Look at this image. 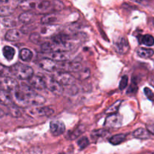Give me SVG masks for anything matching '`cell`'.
<instances>
[{
    "mask_svg": "<svg viewBox=\"0 0 154 154\" xmlns=\"http://www.w3.org/2000/svg\"><path fill=\"white\" fill-rule=\"evenodd\" d=\"M144 93H145V95L147 96V98H149V99H152L153 96V92H152V90H150V89H149L148 87H146V88H144Z\"/></svg>",
    "mask_w": 154,
    "mask_h": 154,
    "instance_id": "74e56055",
    "label": "cell"
},
{
    "mask_svg": "<svg viewBox=\"0 0 154 154\" xmlns=\"http://www.w3.org/2000/svg\"><path fill=\"white\" fill-rule=\"evenodd\" d=\"M69 37L64 33L57 34L53 37L52 42L54 44H65L69 42Z\"/></svg>",
    "mask_w": 154,
    "mask_h": 154,
    "instance_id": "d6986e66",
    "label": "cell"
},
{
    "mask_svg": "<svg viewBox=\"0 0 154 154\" xmlns=\"http://www.w3.org/2000/svg\"><path fill=\"white\" fill-rule=\"evenodd\" d=\"M47 83V88L53 93L54 94L56 95H60L63 94V86L60 84L59 81H57V80L54 78H45Z\"/></svg>",
    "mask_w": 154,
    "mask_h": 154,
    "instance_id": "5b68a950",
    "label": "cell"
},
{
    "mask_svg": "<svg viewBox=\"0 0 154 154\" xmlns=\"http://www.w3.org/2000/svg\"><path fill=\"white\" fill-rule=\"evenodd\" d=\"M9 0H1L2 4H5V3H7Z\"/></svg>",
    "mask_w": 154,
    "mask_h": 154,
    "instance_id": "b9f144b4",
    "label": "cell"
},
{
    "mask_svg": "<svg viewBox=\"0 0 154 154\" xmlns=\"http://www.w3.org/2000/svg\"><path fill=\"white\" fill-rule=\"evenodd\" d=\"M1 77H7L10 74H11V68L5 67L3 65L1 66Z\"/></svg>",
    "mask_w": 154,
    "mask_h": 154,
    "instance_id": "d590c367",
    "label": "cell"
},
{
    "mask_svg": "<svg viewBox=\"0 0 154 154\" xmlns=\"http://www.w3.org/2000/svg\"><path fill=\"white\" fill-rule=\"evenodd\" d=\"M150 84L154 87V75H153V76L150 78Z\"/></svg>",
    "mask_w": 154,
    "mask_h": 154,
    "instance_id": "60d3db41",
    "label": "cell"
},
{
    "mask_svg": "<svg viewBox=\"0 0 154 154\" xmlns=\"http://www.w3.org/2000/svg\"><path fill=\"white\" fill-rule=\"evenodd\" d=\"M122 102L123 101L122 100H117V102H114L111 106H110L108 109L105 111V113L108 114H114V113H117V111L119 110V108L121 105Z\"/></svg>",
    "mask_w": 154,
    "mask_h": 154,
    "instance_id": "4316f807",
    "label": "cell"
},
{
    "mask_svg": "<svg viewBox=\"0 0 154 154\" xmlns=\"http://www.w3.org/2000/svg\"><path fill=\"white\" fill-rule=\"evenodd\" d=\"M40 2L38 0H24L20 3V8L23 11H30L38 8Z\"/></svg>",
    "mask_w": 154,
    "mask_h": 154,
    "instance_id": "5bb4252c",
    "label": "cell"
},
{
    "mask_svg": "<svg viewBox=\"0 0 154 154\" xmlns=\"http://www.w3.org/2000/svg\"><path fill=\"white\" fill-rule=\"evenodd\" d=\"M137 86H135L134 84H132V85L129 87V90H128V93H134L137 91Z\"/></svg>",
    "mask_w": 154,
    "mask_h": 154,
    "instance_id": "f35d334b",
    "label": "cell"
},
{
    "mask_svg": "<svg viewBox=\"0 0 154 154\" xmlns=\"http://www.w3.org/2000/svg\"><path fill=\"white\" fill-rule=\"evenodd\" d=\"M34 19H35V14H33L32 12H30L29 11H26V12H23V13L20 14L19 16V18H18L20 22L25 24L30 23L32 22Z\"/></svg>",
    "mask_w": 154,
    "mask_h": 154,
    "instance_id": "e0dca14e",
    "label": "cell"
},
{
    "mask_svg": "<svg viewBox=\"0 0 154 154\" xmlns=\"http://www.w3.org/2000/svg\"><path fill=\"white\" fill-rule=\"evenodd\" d=\"M84 131L85 130H84V126H78L76 129H75V130H74L73 132L71 133V135H69V138L72 140L76 139V138H78V137H79L80 135H81V134L84 132Z\"/></svg>",
    "mask_w": 154,
    "mask_h": 154,
    "instance_id": "f1b7e54d",
    "label": "cell"
},
{
    "mask_svg": "<svg viewBox=\"0 0 154 154\" xmlns=\"http://www.w3.org/2000/svg\"><path fill=\"white\" fill-rule=\"evenodd\" d=\"M60 68L63 72H78L81 71V65L79 63H64Z\"/></svg>",
    "mask_w": 154,
    "mask_h": 154,
    "instance_id": "9a60e30c",
    "label": "cell"
},
{
    "mask_svg": "<svg viewBox=\"0 0 154 154\" xmlns=\"http://www.w3.org/2000/svg\"><path fill=\"white\" fill-rule=\"evenodd\" d=\"M30 85L36 90H44L47 87V83L44 75H32L29 79Z\"/></svg>",
    "mask_w": 154,
    "mask_h": 154,
    "instance_id": "52a82bcc",
    "label": "cell"
},
{
    "mask_svg": "<svg viewBox=\"0 0 154 154\" xmlns=\"http://www.w3.org/2000/svg\"><path fill=\"white\" fill-rule=\"evenodd\" d=\"M54 110L48 107L33 106L28 110V114L33 117H49L54 114Z\"/></svg>",
    "mask_w": 154,
    "mask_h": 154,
    "instance_id": "3957f363",
    "label": "cell"
},
{
    "mask_svg": "<svg viewBox=\"0 0 154 154\" xmlns=\"http://www.w3.org/2000/svg\"><path fill=\"white\" fill-rule=\"evenodd\" d=\"M108 134V131L105 130V129H97V130H94L91 133V138L93 140H98L101 138H104Z\"/></svg>",
    "mask_w": 154,
    "mask_h": 154,
    "instance_id": "d4e9b609",
    "label": "cell"
},
{
    "mask_svg": "<svg viewBox=\"0 0 154 154\" xmlns=\"http://www.w3.org/2000/svg\"><path fill=\"white\" fill-rule=\"evenodd\" d=\"M9 110H10L9 111H10V113L11 114V115L14 116V117H18L21 116V111L20 110V108H18L17 105H10V106H9Z\"/></svg>",
    "mask_w": 154,
    "mask_h": 154,
    "instance_id": "d6a6232c",
    "label": "cell"
},
{
    "mask_svg": "<svg viewBox=\"0 0 154 154\" xmlns=\"http://www.w3.org/2000/svg\"><path fill=\"white\" fill-rule=\"evenodd\" d=\"M14 93V101L18 106H40L45 102L43 96L36 93L26 84H21Z\"/></svg>",
    "mask_w": 154,
    "mask_h": 154,
    "instance_id": "6da1fadb",
    "label": "cell"
},
{
    "mask_svg": "<svg viewBox=\"0 0 154 154\" xmlns=\"http://www.w3.org/2000/svg\"><path fill=\"white\" fill-rule=\"evenodd\" d=\"M126 135L124 134H119V135H115L110 138L109 141L111 144H114V145H117V144H121L122 142L126 140Z\"/></svg>",
    "mask_w": 154,
    "mask_h": 154,
    "instance_id": "cb8c5ba5",
    "label": "cell"
},
{
    "mask_svg": "<svg viewBox=\"0 0 154 154\" xmlns=\"http://www.w3.org/2000/svg\"><path fill=\"white\" fill-rule=\"evenodd\" d=\"M147 129L152 135H154V124L147 125Z\"/></svg>",
    "mask_w": 154,
    "mask_h": 154,
    "instance_id": "ab89813d",
    "label": "cell"
},
{
    "mask_svg": "<svg viewBox=\"0 0 154 154\" xmlns=\"http://www.w3.org/2000/svg\"><path fill=\"white\" fill-rule=\"evenodd\" d=\"M3 55H4L5 58L8 60H13L15 54V51L13 48L10 46H5L2 50Z\"/></svg>",
    "mask_w": 154,
    "mask_h": 154,
    "instance_id": "7402d4cb",
    "label": "cell"
},
{
    "mask_svg": "<svg viewBox=\"0 0 154 154\" xmlns=\"http://www.w3.org/2000/svg\"><path fill=\"white\" fill-rule=\"evenodd\" d=\"M90 144V141L87 137H83L81 139L78 140V145L79 147L80 150H84V148L87 147Z\"/></svg>",
    "mask_w": 154,
    "mask_h": 154,
    "instance_id": "1f68e13d",
    "label": "cell"
},
{
    "mask_svg": "<svg viewBox=\"0 0 154 154\" xmlns=\"http://www.w3.org/2000/svg\"><path fill=\"white\" fill-rule=\"evenodd\" d=\"M50 130L54 136H60L63 135L66 131L64 123L60 120H53L50 123Z\"/></svg>",
    "mask_w": 154,
    "mask_h": 154,
    "instance_id": "9c48e42d",
    "label": "cell"
},
{
    "mask_svg": "<svg viewBox=\"0 0 154 154\" xmlns=\"http://www.w3.org/2000/svg\"><path fill=\"white\" fill-rule=\"evenodd\" d=\"M2 23L3 25L6 27H14L17 25V23L16 20L14 18L11 17H5L2 20Z\"/></svg>",
    "mask_w": 154,
    "mask_h": 154,
    "instance_id": "484cf974",
    "label": "cell"
},
{
    "mask_svg": "<svg viewBox=\"0 0 154 154\" xmlns=\"http://www.w3.org/2000/svg\"><path fill=\"white\" fill-rule=\"evenodd\" d=\"M40 35H39L38 33H32V34L30 35V40L32 41V42H34V43H39V42H40Z\"/></svg>",
    "mask_w": 154,
    "mask_h": 154,
    "instance_id": "8d00e7d4",
    "label": "cell"
},
{
    "mask_svg": "<svg viewBox=\"0 0 154 154\" xmlns=\"http://www.w3.org/2000/svg\"><path fill=\"white\" fill-rule=\"evenodd\" d=\"M55 26H49L48 27H44L42 29V34L43 35H51L55 32L56 29Z\"/></svg>",
    "mask_w": 154,
    "mask_h": 154,
    "instance_id": "836d02e7",
    "label": "cell"
},
{
    "mask_svg": "<svg viewBox=\"0 0 154 154\" xmlns=\"http://www.w3.org/2000/svg\"><path fill=\"white\" fill-rule=\"evenodd\" d=\"M132 135L134 138H138V139H147L150 138V132L147 129L139 128L132 133Z\"/></svg>",
    "mask_w": 154,
    "mask_h": 154,
    "instance_id": "ac0fdd59",
    "label": "cell"
},
{
    "mask_svg": "<svg viewBox=\"0 0 154 154\" xmlns=\"http://www.w3.org/2000/svg\"><path fill=\"white\" fill-rule=\"evenodd\" d=\"M5 39L9 42H16L22 37V33L20 30L17 29H11L6 32L5 34Z\"/></svg>",
    "mask_w": 154,
    "mask_h": 154,
    "instance_id": "4fadbf2b",
    "label": "cell"
},
{
    "mask_svg": "<svg viewBox=\"0 0 154 154\" xmlns=\"http://www.w3.org/2000/svg\"><path fill=\"white\" fill-rule=\"evenodd\" d=\"M63 86H70L75 84V78L68 72H62L54 77Z\"/></svg>",
    "mask_w": 154,
    "mask_h": 154,
    "instance_id": "ba28073f",
    "label": "cell"
},
{
    "mask_svg": "<svg viewBox=\"0 0 154 154\" xmlns=\"http://www.w3.org/2000/svg\"><path fill=\"white\" fill-rule=\"evenodd\" d=\"M0 100H1L2 105H5L6 106H10L13 104L14 101L13 100V97L11 95L10 92L6 91V90H1L0 93Z\"/></svg>",
    "mask_w": 154,
    "mask_h": 154,
    "instance_id": "2e32d148",
    "label": "cell"
},
{
    "mask_svg": "<svg viewBox=\"0 0 154 154\" xmlns=\"http://www.w3.org/2000/svg\"><path fill=\"white\" fill-rule=\"evenodd\" d=\"M141 42L146 46H153L154 45V38L150 35H145L142 37Z\"/></svg>",
    "mask_w": 154,
    "mask_h": 154,
    "instance_id": "83f0119b",
    "label": "cell"
},
{
    "mask_svg": "<svg viewBox=\"0 0 154 154\" xmlns=\"http://www.w3.org/2000/svg\"><path fill=\"white\" fill-rule=\"evenodd\" d=\"M33 57V54L30 50L23 48L20 51V58L24 62H29Z\"/></svg>",
    "mask_w": 154,
    "mask_h": 154,
    "instance_id": "44dd1931",
    "label": "cell"
},
{
    "mask_svg": "<svg viewBox=\"0 0 154 154\" xmlns=\"http://www.w3.org/2000/svg\"><path fill=\"white\" fill-rule=\"evenodd\" d=\"M115 51L120 54H125L129 51V45L128 41L124 38H120L114 44Z\"/></svg>",
    "mask_w": 154,
    "mask_h": 154,
    "instance_id": "30bf717a",
    "label": "cell"
},
{
    "mask_svg": "<svg viewBox=\"0 0 154 154\" xmlns=\"http://www.w3.org/2000/svg\"><path fill=\"white\" fill-rule=\"evenodd\" d=\"M137 54L141 58L144 59H148L153 57L154 54L153 50L150 49V48H140L137 51Z\"/></svg>",
    "mask_w": 154,
    "mask_h": 154,
    "instance_id": "ffe728a7",
    "label": "cell"
},
{
    "mask_svg": "<svg viewBox=\"0 0 154 154\" xmlns=\"http://www.w3.org/2000/svg\"><path fill=\"white\" fill-rule=\"evenodd\" d=\"M19 87V84L17 80L11 77H2L1 89L8 92H14Z\"/></svg>",
    "mask_w": 154,
    "mask_h": 154,
    "instance_id": "277c9868",
    "label": "cell"
},
{
    "mask_svg": "<svg viewBox=\"0 0 154 154\" xmlns=\"http://www.w3.org/2000/svg\"><path fill=\"white\" fill-rule=\"evenodd\" d=\"M53 5L52 3L51 2L48 0H45V1L40 2L38 4V6L37 8L39 9L40 11H47L49 8H51V6Z\"/></svg>",
    "mask_w": 154,
    "mask_h": 154,
    "instance_id": "f546056e",
    "label": "cell"
},
{
    "mask_svg": "<svg viewBox=\"0 0 154 154\" xmlns=\"http://www.w3.org/2000/svg\"><path fill=\"white\" fill-rule=\"evenodd\" d=\"M123 123V117L117 113L111 114L106 118L105 122V126L107 128H117L120 127Z\"/></svg>",
    "mask_w": 154,
    "mask_h": 154,
    "instance_id": "8992f818",
    "label": "cell"
},
{
    "mask_svg": "<svg viewBox=\"0 0 154 154\" xmlns=\"http://www.w3.org/2000/svg\"><path fill=\"white\" fill-rule=\"evenodd\" d=\"M132 1L137 2H141V0H132Z\"/></svg>",
    "mask_w": 154,
    "mask_h": 154,
    "instance_id": "7bdbcfd3",
    "label": "cell"
},
{
    "mask_svg": "<svg viewBox=\"0 0 154 154\" xmlns=\"http://www.w3.org/2000/svg\"><path fill=\"white\" fill-rule=\"evenodd\" d=\"M57 21V17L55 14H49L45 16L42 17L41 19V22L42 23L45 24V25H50V24L54 23L55 22Z\"/></svg>",
    "mask_w": 154,
    "mask_h": 154,
    "instance_id": "603a6c76",
    "label": "cell"
},
{
    "mask_svg": "<svg viewBox=\"0 0 154 154\" xmlns=\"http://www.w3.org/2000/svg\"><path fill=\"white\" fill-rule=\"evenodd\" d=\"M128 80H129V78H128V76H126V75H124V76L122 77L120 84H119V89L120 90H123L126 88L128 84Z\"/></svg>",
    "mask_w": 154,
    "mask_h": 154,
    "instance_id": "e575fe53",
    "label": "cell"
},
{
    "mask_svg": "<svg viewBox=\"0 0 154 154\" xmlns=\"http://www.w3.org/2000/svg\"><path fill=\"white\" fill-rule=\"evenodd\" d=\"M11 74L20 80H29L33 75V69L27 65L17 63L11 67Z\"/></svg>",
    "mask_w": 154,
    "mask_h": 154,
    "instance_id": "7a4b0ae2",
    "label": "cell"
},
{
    "mask_svg": "<svg viewBox=\"0 0 154 154\" xmlns=\"http://www.w3.org/2000/svg\"><path fill=\"white\" fill-rule=\"evenodd\" d=\"M50 58L56 62H66L69 59L68 51H53L50 54Z\"/></svg>",
    "mask_w": 154,
    "mask_h": 154,
    "instance_id": "7c38bea8",
    "label": "cell"
},
{
    "mask_svg": "<svg viewBox=\"0 0 154 154\" xmlns=\"http://www.w3.org/2000/svg\"><path fill=\"white\" fill-rule=\"evenodd\" d=\"M13 11L14 10L12 9V8L7 5H2L1 9H0V14H1L2 17L10 16Z\"/></svg>",
    "mask_w": 154,
    "mask_h": 154,
    "instance_id": "4dcf8cb0",
    "label": "cell"
},
{
    "mask_svg": "<svg viewBox=\"0 0 154 154\" xmlns=\"http://www.w3.org/2000/svg\"><path fill=\"white\" fill-rule=\"evenodd\" d=\"M39 66L47 72H54L58 67L56 61L51 58L42 59L39 63Z\"/></svg>",
    "mask_w": 154,
    "mask_h": 154,
    "instance_id": "8fae6325",
    "label": "cell"
}]
</instances>
